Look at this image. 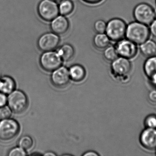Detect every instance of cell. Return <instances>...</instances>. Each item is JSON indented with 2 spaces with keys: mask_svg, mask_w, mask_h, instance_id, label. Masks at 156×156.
<instances>
[{
  "mask_svg": "<svg viewBox=\"0 0 156 156\" xmlns=\"http://www.w3.org/2000/svg\"><path fill=\"white\" fill-rule=\"evenodd\" d=\"M8 103L12 111L16 114H21L27 109L28 100L23 92L15 90L10 94L8 98Z\"/></svg>",
  "mask_w": 156,
  "mask_h": 156,
  "instance_id": "obj_6",
  "label": "cell"
},
{
  "mask_svg": "<svg viewBox=\"0 0 156 156\" xmlns=\"http://www.w3.org/2000/svg\"><path fill=\"white\" fill-rule=\"evenodd\" d=\"M149 30L150 34L153 38L156 39V19L150 24Z\"/></svg>",
  "mask_w": 156,
  "mask_h": 156,
  "instance_id": "obj_27",
  "label": "cell"
},
{
  "mask_svg": "<svg viewBox=\"0 0 156 156\" xmlns=\"http://www.w3.org/2000/svg\"><path fill=\"white\" fill-rule=\"evenodd\" d=\"M116 42L115 47L119 56L130 59L136 55L138 47L135 43L127 38H123Z\"/></svg>",
  "mask_w": 156,
  "mask_h": 156,
  "instance_id": "obj_10",
  "label": "cell"
},
{
  "mask_svg": "<svg viewBox=\"0 0 156 156\" xmlns=\"http://www.w3.org/2000/svg\"><path fill=\"white\" fill-rule=\"evenodd\" d=\"M20 130V125L16 120L3 119L0 122V140L2 141L11 140L17 136Z\"/></svg>",
  "mask_w": 156,
  "mask_h": 156,
  "instance_id": "obj_7",
  "label": "cell"
},
{
  "mask_svg": "<svg viewBox=\"0 0 156 156\" xmlns=\"http://www.w3.org/2000/svg\"><path fill=\"white\" fill-rule=\"evenodd\" d=\"M127 24L125 21L120 18L111 19L106 23L105 33L110 41L117 42L126 36Z\"/></svg>",
  "mask_w": 156,
  "mask_h": 156,
  "instance_id": "obj_2",
  "label": "cell"
},
{
  "mask_svg": "<svg viewBox=\"0 0 156 156\" xmlns=\"http://www.w3.org/2000/svg\"><path fill=\"white\" fill-rule=\"evenodd\" d=\"M62 60L57 52H44L40 57V62L42 68L47 72H53L61 66Z\"/></svg>",
  "mask_w": 156,
  "mask_h": 156,
  "instance_id": "obj_9",
  "label": "cell"
},
{
  "mask_svg": "<svg viewBox=\"0 0 156 156\" xmlns=\"http://www.w3.org/2000/svg\"><path fill=\"white\" fill-rule=\"evenodd\" d=\"M15 87V81L10 76H3L0 78V92L9 94L14 91Z\"/></svg>",
  "mask_w": 156,
  "mask_h": 156,
  "instance_id": "obj_18",
  "label": "cell"
},
{
  "mask_svg": "<svg viewBox=\"0 0 156 156\" xmlns=\"http://www.w3.org/2000/svg\"><path fill=\"white\" fill-rule=\"evenodd\" d=\"M84 156H98L99 154L94 151H89L83 154Z\"/></svg>",
  "mask_w": 156,
  "mask_h": 156,
  "instance_id": "obj_31",
  "label": "cell"
},
{
  "mask_svg": "<svg viewBox=\"0 0 156 156\" xmlns=\"http://www.w3.org/2000/svg\"><path fill=\"white\" fill-rule=\"evenodd\" d=\"M140 50L145 57L155 56L156 54V42L152 40H148L140 44Z\"/></svg>",
  "mask_w": 156,
  "mask_h": 156,
  "instance_id": "obj_17",
  "label": "cell"
},
{
  "mask_svg": "<svg viewBox=\"0 0 156 156\" xmlns=\"http://www.w3.org/2000/svg\"><path fill=\"white\" fill-rule=\"evenodd\" d=\"M60 36L52 32L42 34L37 41V46L43 52L55 51L60 44Z\"/></svg>",
  "mask_w": 156,
  "mask_h": 156,
  "instance_id": "obj_8",
  "label": "cell"
},
{
  "mask_svg": "<svg viewBox=\"0 0 156 156\" xmlns=\"http://www.w3.org/2000/svg\"><path fill=\"white\" fill-rule=\"evenodd\" d=\"M59 14L62 16H69L74 10L75 6L72 0H62L58 4Z\"/></svg>",
  "mask_w": 156,
  "mask_h": 156,
  "instance_id": "obj_20",
  "label": "cell"
},
{
  "mask_svg": "<svg viewBox=\"0 0 156 156\" xmlns=\"http://www.w3.org/2000/svg\"><path fill=\"white\" fill-rule=\"evenodd\" d=\"M45 156H55V154L53 152H47L46 154H45Z\"/></svg>",
  "mask_w": 156,
  "mask_h": 156,
  "instance_id": "obj_32",
  "label": "cell"
},
{
  "mask_svg": "<svg viewBox=\"0 0 156 156\" xmlns=\"http://www.w3.org/2000/svg\"><path fill=\"white\" fill-rule=\"evenodd\" d=\"M52 1H53L55 2H61L62 0H52Z\"/></svg>",
  "mask_w": 156,
  "mask_h": 156,
  "instance_id": "obj_33",
  "label": "cell"
},
{
  "mask_svg": "<svg viewBox=\"0 0 156 156\" xmlns=\"http://www.w3.org/2000/svg\"><path fill=\"white\" fill-rule=\"evenodd\" d=\"M154 12H155V18L156 19V9H154Z\"/></svg>",
  "mask_w": 156,
  "mask_h": 156,
  "instance_id": "obj_34",
  "label": "cell"
},
{
  "mask_svg": "<svg viewBox=\"0 0 156 156\" xmlns=\"http://www.w3.org/2000/svg\"><path fill=\"white\" fill-rule=\"evenodd\" d=\"M148 98L150 101L154 104H156V91L153 90L150 92L148 95Z\"/></svg>",
  "mask_w": 156,
  "mask_h": 156,
  "instance_id": "obj_29",
  "label": "cell"
},
{
  "mask_svg": "<svg viewBox=\"0 0 156 156\" xmlns=\"http://www.w3.org/2000/svg\"><path fill=\"white\" fill-rule=\"evenodd\" d=\"M110 39L105 33H97L93 40L94 47L98 50H104L110 44Z\"/></svg>",
  "mask_w": 156,
  "mask_h": 156,
  "instance_id": "obj_16",
  "label": "cell"
},
{
  "mask_svg": "<svg viewBox=\"0 0 156 156\" xmlns=\"http://www.w3.org/2000/svg\"><path fill=\"white\" fill-rule=\"evenodd\" d=\"M40 18L46 22H51L59 15L58 4L52 0H41L37 7Z\"/></svg>",
  "mask_w": 156,
  "mask_h": 156,
  "instance_id": "obj_3",
  "label": "cell"
},
{
  "mask_svg": "<svg viewBox=\"0 0 156 156\" xmlns=\"http://www.w3.org/2000/svg\"><path fill=\"white\" fill-rule=\"evenodd\" d=\"M12 115V110L9 107L7 106L0 107V119H9Z\"/></svg>",
  "mask_w": 156,
  "mask_h": 156,
  "instance_id": "obj_24",
  "label": "cell"
},
{
  "mask_svg": "<svg viewBox=\"0 0 156 156\" xmlns=\"http://www.w3.org/2000/svg\"><path fill=\"white\" fill-rule=\"evenodd\" d=\"M70 78L69 70L66 67L60 66L53 71L51 76V81L55 87L64 88L68 85Z\"/></svg>",
  "mask_w": 156,
  "mask_h": 156,
  "instance_id": "obj_11",
  "label": "cell"
},
{
  "mask_svg": "<svg viewBox=\"0 0 156 156\" xmlns=\"http://www.w3.org/2000/svg\"><path fill=\"white\" fill-rule=\"evenodd\" d=\"M33 140L31 137L29 136H23L19 140V145L20 147L24 150H29L33 146Z\"/></svg>",
  "mask_w": 156,
  "mask_h": 156,
  "instance_id": "obj_22",
  "label": "cell"
},
{
  "mask_svg": "<svg viewBox=\"0 0 156 156\" xmlns=\"http://www.w3.org/2000/svg\"><path fill=\"white\" fill-rule=\"evenodd\" d=\"M8 102V98L6 94L0 92V107L4 106Z\"/></svg>",
  "mask_w": 156,
  "mask_h": 156,
  "instance_id": "obj_28",
  "label": "cell"
},
{
  "mask_svg": "<svg viewBox=\"0 0 156 156\" xmlns=\"http://www.w3.org/2000/svg\"><path fill=\"white\" fill-rule=\"evenodd\" d=\"M26 155V151L20 147L12 148L9 153V156H25Z\"/></svg>",
  "mask_w": 156,
  "mask_h": 156,
  "instance_id": "obj_26",
  "label": "cell"
},
{
  "mask_svg": "<svg viewBox=\"0 0 156 156\" xmlns=\"http://www.w3.org/2000/svg\"><path fill=\"white\" fill-rule=\"evenodd\" d=\"M106 23L103 20H97L94 23V28L97 33H105Z\"/></svg>",
  "mask_w": 156,
  "mask_h": 156,
  "instance_id": "obj_23",
  "label": "cell"
},
{
  "mask_svg": "<svg viewBox=\"0 0 156 156\" xmlns=\"http://www.w3.org/2000/svg\"><path fill=\"white\" fill-rule=\"evenodd\" d=\"M50 29L59 36L67 33L70 29V23L66 16L59 15L51 22Z\"/></svg>",
  "mask_w": 156,
  "mask_h": 156,
  "instance_id": "obj_13",
  "label": "cell"
},
{
  "mask_svg": "<svg viewBox=\"0 0 156 156\" xmlns=\"http://www.w3.org/2000/svg\"><path fill=\"white\" fill-rule=\"evenodd\" d=\"M145 74L152 84L156 85V56L148 57L144 65Z\"/></svg>",
  "mask_w": 156,
  "mask_h": 156,
  "instance_id": "obj_14",
  "label": "cell"
},
{
  "mask_svg": "<svg viewBox=\"0 0 156 156\" xmlns=\"http://www.w3.org/2000/svg\"><path fill=\"white\" fill-rule=\"evenodd\" d=\"M150 35L148 25L136 21L127 25L126 38L137 45H140L148 40Z\"/></svg>",
  "mask_w": 156,
  "mask_h": 156,
  "instance_id": "obj_1",
  "label": "cell"
},
{
  "mask_svg": "<svg viewBox=\"0 0 156 156\" xmlns=\"http://www.w3.org/2000/svg\"><path fill=\"white\" fill-rule=\"evenodd\" d=\"M145 125L146 127L156 128V116L155 115L148 116L145 119Z\"/></svg>",
  "mask_w": 156,
  "mask_h": 156,
  "instance_id": "obj_25",
  "label": "cell"
},
{
  "mask_svg": "<svg viewBox=\"0 0 156 156\" xmlns=\"http://www.w3.org/2000/svg\"><path fill=\"white\" fill-rule=\"evenodd\" d=\"M104 57L106 61L112 62L119 57L115 46L109 45L104 50Z\"/></svg>",
  "mask_w": 156,
  "mask_h": 156,
  "instance_id": "obj_21",
  "label": "cell"
},
{
  "mask_svg": "<svg viewBox=\"0 0 156 156\" xmlns=\"http://www.w3.org/2000/svg\"><path fill=\"white\" fill-rule=\"evenodd\" d=\"M82 1L89 5H96L100 4L102 2L104 1V0H82Z\"/></svg>",
  "mask_w": 156,
  "mask_h": 156,
  "instance_id": "obj_30",
  "label": "cell"
},
{
  "mask_svg": "<svg viewBox=\"0 0 156 156\" xmlns=\"http://www.w3.org/2000/svg\"><path fill=\"white\" fill-rule=\"evenodd\" d=\"M62 61L68 62L71 61L75 55V50L73 45L65 44L61 45L56 51Z\"/></svg>",
  "mask_w": 156,
  "mask_h": 156,
  "instance_id": "obj_15",
  "label": "cell"
},
{
  "mask_svg": "<svg viewBox=\"0 0 156 156\" xmlns=\"http://www.w3.org/2000/svg\"><path fill=\"white\" fill-rule=\"evenodd\" d=\"M133 17L136 21L149 25L156 19L153 8L147 3L137 4L133 10Z\"/></svg>",
  "mask_w": 156,
  "mask_h": 156,
  "instance_id": "obj_5",
  "label": "cell"
},
{
  "mask_svg": "<svg viewBox=\"0 0 156 156\" xmlns=\"http://www.w3.org/2000/svg\"><path fill=\"white\" fill-rule=\"evenodd\" d=\"M70 78L75 82H79L83 81L85 77V70L80 65H74L70 67L69 70Z\"/></svg>",
  "mask_w": 156,
  "mask_h": 156,
  "instance_id": "obj_19",
  "label": "cell"
},
{
  "mask_svg": "<svg viewBox=\"0 0 156 156\" xmlns=\"http://www.w3.org/2000/svg\"></svg>",
  "mask_w": 156,
  "mask_h": 156,
  "instance_id": "obj_35",
  "label": "cell"
},
{
  "mask_svg": "<svg viewBox=\"0 0 156 156\" xmlns=\"http://www.w3.org/2000/svg\"><path fill=\"white\" fill-rule=\"evenodd\" d=\"M140 141L145 148L156 150V128L146 127L140 134Z\"/></svg>",
  "mask_w": 156,
  "mask_h": 156,
  "instance_id": "obj_12",
  "label": "cell"
},
{
  "mask_svg": "<svg viewBox=\"0 0 156 156\" xmlns=\"http://www.w3.org/2000/svg\"><path fill=\"white\" fill-rule=\"evenodd\" d=\"M131 66L129 59L119 56L112 62L111 72L116 78H119L123 82H127L129 80V76Z\"/></svg>",
  "mask_w": 156,
  "mask_h": 156,
  "instance_id": "obj_4",
  "label": "cell"
}]
</instances>
